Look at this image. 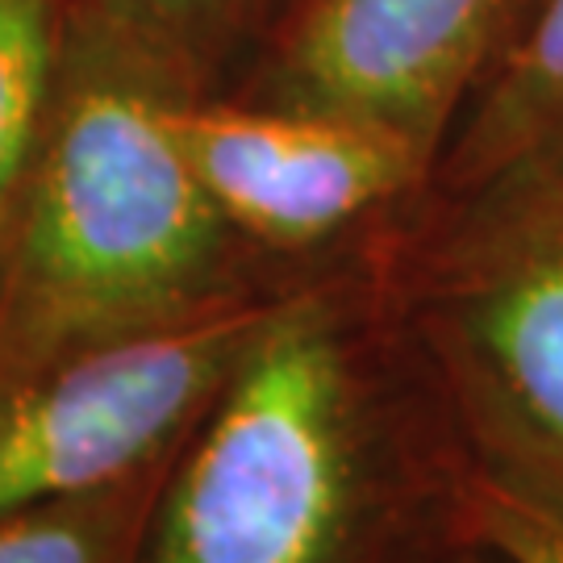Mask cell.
Instances as JSON below:
<instances>
[{"mask_svg":"<svg viewBox=\"0 0 563 563\" xmlns=\"http://www.w3.org/2000/svg\"><path fill=\"white\" fill-rule=\"evenodd\" d=\"M0 276L4 376L222 309L234 225L205 192L167 97L88 59L51 101Z\"/></svg>","mask_w":563,"mask_h":563,"instance_id":"1","label":"cell"},{"mask_svg":"<svg viewBox=\"0 0 563 563\" xmlns=\"http://www.w3.org/2000/svg\"><path fill=\"white\" fill-rule=\"evenodd\" d=\"M360 501L351 363L313 301L263 309L159 509L146 563H339Z\"/></svg>","mask_w":563,"mask_h":563,"instance_id":"2","label":"cell"},{"mask_svg":"<svg viewBox=\"0 0 563 563\" xmlns=\"http://www.w3.org/2000/svg\"><path fill=\"white\" fill-rule=\"evenodd\" d=\"M260 322L222 305L192 322L101 342L0 388V518L92 497L159 467L218 397Z\"/></svg>","mask_w":563,"mask_h":563,"instance_id":"3","label":"cell"},{"mask_svg":"<svg viewBox=\"0 0 563 563\" xmlns=\"http://www.w3.org/2000/svg\"><path fill=\"white\" fill-rule=\"evenodd\" d=\"M534 0H309L263 104L393 130L426 155L493 71Z\"/></svg>","mask_w":563,"mask_h":563,"instance_id":"4","label":"cell"},{"mask_svg":"<svg viewBox=\"0 0 563 563\" xmlns=\"http://www.w3.org/2000/svg\"><path fill=\"white\" fill-rule=\"evenodd\" d=\"M197 180L239 234L309 246L397 197L430 163L418 142L309 109H201L167 101Z\"/></svg>","mask_w":563,"mask_h":563,"instance_id":"5","label":"cell"},{"mask_svg":"<svg viewBox=\"0 0 563 563\" xmlns=\"http://www.w3.org/2000/svg\"><path fill=\"white\" fill-rule=\"evenodd\" d=\"M522 197L467 263L451 330L509 426L563 472V184Z\"/></svg>","mask_w":563,"mask_h":563,"instance_id":"6","label":"cell"},{"mask_svg":"<svg viewBox=\"0 0 563 563\" xmlns=\"http://www.w3.org/2000/svg\"><path fill=\"white\" fill-rule=\"evenodd\" d=\"M455 176L518 192L563 176V0H534L484 76L455 146Z\"/></svg>","mask_w":563,"mask_h":563,"instance_id":"7","label":"cell"},{"mask_svg":"<svg viewBox=\"0 0 563 563\" xmlns=\"http://www.w3.org/2000/svg\"><path fill=\"white\" fill-rule=\"evenodd\" d=\"M51 0H0V239L18 213L51 118Z\"/></svg>","mask_w":563,"mask_h":563,"instance_id":"8","label":"cell"},{"mask_svg":"<svg viewBox=\"0 0 563 563\" xmlns=\"http://www.w3.org/2000/svg\"><path fill=\"white\" fill-rule=\"evenodd\" d=\"M159 467L92 497L0 518V563H130Z\"/></svg>","mask_w":563,"mask_h":563,"instance_id":"9","label":"cell"},{"mask_svg":"<svg viewBox=\"0 0 563 563\" xmlns=\"http://www.w3.org/2000/svg\"><path fill=\"white\" fill-rule=\"evenodd\" d=\"M467 514L505 563H563V501L555 497L484 481L472 488Z\"/></svg>","mask_w":563,"mask_h":563,"instance_id":"10","label":"cell"},{"mask_svg":"<svg viewBox=\"0 0 563 563\" xmlns=\"http://www.w3.org/2000/svg\"><path fill=\"white\" fill-rule=\"evenodd\" d=\"M225 0H104V9L134 34L151 42L192 38L205 21L218 18Z\"/></svg>","mask_w":563,"mask_h":563,"instance_id":"11","label":"cell"},{"mask_svg":"<svg viewBox=\"0 0 563 563\" xmlns=\"http://www.w3.org/2000/svg\"><path fill=\"white\" fill-rule=\"evenodd\" d=\"M551 184H563V176H555V180H551ZM539 188H543V184H539Z\"/></svg>","mask_w":563,"mask_h":563,"instance_id":"12","label":"cell"}]
</instances>
